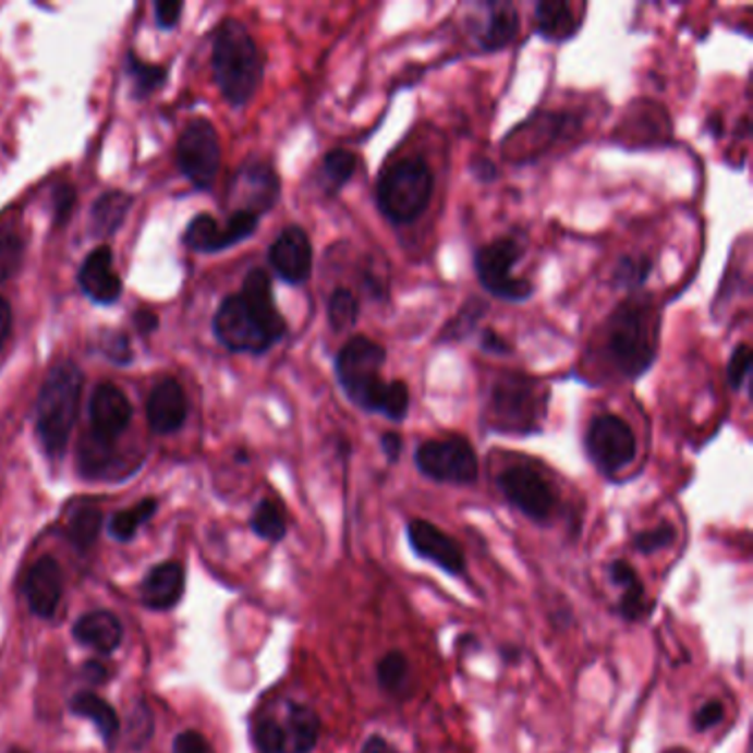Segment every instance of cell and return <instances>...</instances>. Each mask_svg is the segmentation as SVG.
Wrapping results in <instances>:
<instances>
[{"label": "cell", "instance_id": "obj_20", "mask_svg": "<svg viewBox=\"0 0 753 753\" xmlns=\"http://www.w3.org/2000/svg\"><path fill=\"white\" fill-rule=\"evenodd\" d=\"M29 610L40 619H51L62 599V570L53 557L38 559L25 579Z\"/></svg>", "mask_w": 753, "mask_h": 753}, {"label": "cell", "instance_id": "obj_49", "mask_svg": "<svg viewBox=\"0 0 753 753\" xmlns=\"http://www.w3.org/2000/svg\"><path fill=\"white\" fill-rule=\"evenodd\" d=\"M479 348L488 354H509L513 348L499 337L495 329H484L482 331V339H479Z\"/></svg>", "mask_w": 753, "mask_h": 753}, {"label": "cell", "instance_id": "obj_27", "mask_svg": "<svg viewBox=\"0 0 753 753\" xmlns=\"http://www.w3.org/2000/svg\"><path fill=\"white\" fill-rule=\"evenodd\" d=\"M359 171V157L348 148H333L323 157L318 182L327 195H337Z\"/></svg>", "mask_w": 753, "mask_h": 753}, {"label": "cell", "instance_id": "obj_9", "mask_svg": "<svg viewBox=\"0 0 753 753\" xmlns=\"http://www.w3.org/2000/svg\"><path fill=\"white\" fill-rule=\"evenodd\" d=\"M415 469L440 484H473L479 475V460L464 436L427 440L413 453Z\"/></svg>", "mask_w": 753, "mask_h": 753}, {"label": "cell", "instance_id": "obj_30", "mask_svg": "<svg viewBox=\"0 0 753 753\" xmlns=\"http://www.w3.org/2000/svg\"><path fill=\"white\" fill-rule=\"evenodd\" d=\"M361 316V301L356 299V294L348 288H337L329 299H327V323L331 327V331L337 333H345L350 331Z\"/></svg>", "mask_w": 753, "mask_h": 753}, {"label": "cell", "instance_id": "obj_7", "mask_svg": "<svg viewBox=\"0 0 753 753\" xmlns=\"http://www.w3.org/2000/svg\"><path fill=\"white\" fill-rule=\"evenodd\" d=\"M385 363L387 350L367 337H352L339 350L337 359H333V372H337V380L354 406L367 413L382 411L389 389V380L380 376Z\"/></svg>", "mask_w": 753, "mask_h": 753}, {"label": "cell", "instance_id": "obj_17", "mask_svg": "<svg viewBox=\"0 0 753 753\" xmlns=\"http://www.w3.org/2000/svg\"><path fill=\"white\" fill-rule=\"evenodd\" d=\"M92 434L100 440L116 442L131 425L133 406L113 382H102L96 387L89 404Z\"/></svg>", "mask_w": 753, "mask_h": 753}, {"label": "cell", "instance_id": "obj_45", "mask_svg": "<svg viewBox=\"0 0 753 753\" xmlns=\"http://www.w3.org/2000/svg\"><path fill=\"white\" fill-rule=\"evenodd\" d=\"M182 12H184V5L178 3V0H159V3H155V19H157V25L163 29L175 27L180 23Z\"/></svg>", "mask_w": 753, "mask_h": 753}, {"label": "cell", "instance_id": "obj_31", "mask_svg": "<svg viewBox=\"0 0 753 753\" xmlns=\"http://www.w3.org/2000/svg\"><path fill=\"white\" fill-rule=\"evenodd\" d=\"M116 462V442L96 438L94 434L80 442V469L89 477H100L111 471Z\"/></svg>", "mask_w": 753, "mask_h": 753}, {"label": "cell", "instance_id": "obj_40", "mask_svg": "<svg viewBox=\"0 0 753 753\" xmlns=\"http://www.w3.org/2000/svg\"><path fill=\"white\" fill-rule=\"evenodd\" d=\"M409 404H411V396H409V387L404 380H389V389H387V398L382 404V415L391 423H402L404 417L409 415Z\"/></svg>", "mask_w": 753, "mask_h": 753}, {"label": "cell", "instance_id": "obj_52", "mask_svg": "<svg viewBox=\"0 0 753 753\" xmlns=\"http://www.w3.org/2000/svg\"><path fill=\"white\" fill-rule=\"evenodd\" d=\"M10 331H12V305L8 303V299L0 296V348L5 345Z\"/></svg>", "mask_w": 753, "mask_h": 753}, {"label": "cell", "instance_id": "obj_41", "mask_svg": "<svg viewBox=\"0 0 753 753\" xmlns=\"http://www.w3.org/2000/svg\"><path fill=\"white\" fill-rule=\"evenodd\" d=\"M677 539V529L672 524H660L652 531H643L634 537V548L639 552H645V555H652V552H658L667 546H672Z\"/></svg>", "mask_w": 753, "mask_h": 753}, {"label": "cell", "instance_id": "obj_10", "mask_svg": "<svg viewBox=\"0 0 753 753\" xmlns=\"http://www.w3.org/2000/svg\"><path fill=\"white\" fill-rule=\"evenodd\" d=\"M583 447L588 460L606 477L621 473L636 458L634 432L617 413L595 415L585 432Z\"/></svg>", "mask_w": 753, "mask_h": 753}, {"label": "cell", "instance_id": "obj_47", "mask_svg": "<svg viewBox=\"0 0 753 753\" xmlns=\"http://www.w3.org/2000/svg\"><path fill=\"white\" fill-rule=\"evenodd\" d=\"M105 354L116 361V363H129L131 361V348H129V339L122 337V333H113V337L107 339L105 343Z\"/></svg>", "mask_w": 753, "mask_h": 753}, {"label": "cell", "instance_id": "obj_53", "mask_svg": "<svg viewBox=\"0 0 753 753\" xmlns=\"http://www.w3.org/2000/svg\"><path fill=\"white\" fill-rule=\"evenodd\" d=\"M471 171H473V175H475L477 180H482V182H493V180L497 178V169H495V166H493L488 159H477V161H473Z\"/></svg>", "mask_w": 753, "mask_h": 753}, {"label": "cell", "instance_id": "obj_36", "mask_svg": "<svg viewBox=\"0 0 753 753\" xmlns=\"http://www.w3.org/2000/svg\"><path fill=\"white\" fill-rule=\"evenodd\" d=\"M25 255V241L16 228L10 223H0V283L12 279Z\"/></svg>", "mask_w": 753, "mask_h": 753}, {"label": "cell", "instance_id": "obj_33", "mask_svg": "<svg viewBox=\"0 0 753 753\" xmlns=\"http://www.w3.org/2000/svg\"><path fill=\"white\" fill-rule=\"evenodd\" d=\"M157 513V499L148 497L142 499L137 507L126 509V511H118L111 520H109V533L113 539L118 542H129L133 539V535L137 533V529L148 522L153 515Z\"/></svg>", "mask_w": 753, "mask_h": 753}, {"label": "cell", "instance_id": "obj_42", "mask_svg": "<svg viewBox=\"0 0 753 753\" xmlns=\"http://www.w3.org/2000/svg\"><path fill=\"white\" fill-rule=\"evenodd\" d=\"M749 374H751V350L746 343H740L731 359H729V365H727V380H729V387L733 391H740L744 389L746 380H749Z\"/></svg>", "mask_w": 753, "mask_h": 753}, {"label": "cell", "instance_id": "obj_34", "mask_svg": "<svg viewBox=\"0 0 753 753\" xmlns=\"http://www.w3.org/2000/svg\"><path fill=\"white\" fill-rule=\"evenodd\" d=\"M376 679L387 694H402L409 688L411 679V667L406 656L400 652L385 654L376 667Z\"/></svg>", "mask_w": 753, "mask_h": 753}, {"label": "cell", "instance_id": "obj_5", "mask_svg": "<svg viewBox=\"0 0 753 753\" xmlns=\"http://www.w3.org/2000/svg\"><path fill=\"white\" fill-rule=\"evenodd\" d=\"M82 382L85 378L71 361L58 363L42 382L36 400V434L51 458H60L69 447Z\"/></svg>", "mask_w": 753, "mask_h": 753}, {"label": "cell", "instance_id": "obj_1", "mask_svg": "<svg viewBox=\"0 0 753 753\" xmlns=\"http://www.w3.org/2000/svg\"><path fill=\"white\" fill-rule=\"evenodd\" d=\"M215 333L230 352L266 354L288 333V323L281 316L272 281L266 270H250L243 290L228 296L215 314Z\"/></svg>", "mask_w": 753, "mask_h": 753}, {"label": "cell", "instance_id": "obj_46", "mask_svg": "<svg viewBox=\"0 0 753 753\" xmlns=\"http://www.w3.org/2000/svg\"><path fill=\"white\" fill-rule=\"evenodd\" d=\"M725 707L720 701H709L705 703L696 714H694V729L696 731H707L712 727H716L722 720Z\"/></svg>", "mask_w": 753, "mask_h": 753}, {"label": "cell", "instance_id": "obj_8", "mask_svg": "<svg viewBox=\"0 0 753 753\" xmlns=\"http://www.w3.org/2000/svg\"><path fill=\"white\" fill-rule=\"evenodd\" d=\"M522 255L524 247L515 236H499L475 250V275L493 299L526 303L535 294V286L529 279L513 275Z\"/></svg>", "mask_w": 753, "mask_h": 753}, {"label": "cell", "instance_id": "obj_16", "mask_svg": "<svg viewBox=\"0 0 753 753\" xmlns=\"http://www.w3.org/2000/svg\"><path fill=\"white\" fill-rule=\"evenodd\" d=\"M406 539L417 557L434 561L447 574L460 576L466 570V559L456 539L427 520H411L406 524Z\"/></svg>", "mask_w": 753, "mask_h": 753}, {"label": "cell", "instance_id": "obj_43", "mask_svg": "<svg viewBox=\"0 0 753 753\" xmlns=\"http://www.w3.org/2000/svg\"><path fill=\"white\" fill-rule=\"evenodd\" d=\"M619 610L628 621H639L641 617H645L647 604H645V593H643L641 581L630 585V588H626V593L619 602Z\"/></svg>", "mask_w": 753, "mask_h": 753}, {"label": "cell", "instance_id": "obj_37", "mask_svg": "<svg viewBox=\"0 0 753 753\" xmlns=\"http://www.w3.org/2000/svg\"><path fill=\"white\" fill-rule=\"evenodd\" d=\"M126 73L133 80V87H135V96L137 98H144V96L153 94L155 89H159L163 82H166V69L163 66L148 64V62L139 60L135 53H129Z\"/></svg>", "mask_w": 753, "mask_h": 753}, {"label": "cell", "instance_id": "obj_56", "mask_svg": "<svg viewBox=\"0 0 753 753\" xmlns=\"http://www.w3.org/2000/svg\"><path fill=\"white\" fill-rule=\"evenodd\" d=\"M10 753H25V751H23V749H12Z\"/></svg>", "mask_w": 753, "mask_h": 753}, {"label": "cell", "instance_id": "obj_14", "mask_svg": "<svg viewBox=\"0 0 753 753\" xmlns=\"http://www.w3.org/2000/svg\"><path fill=\"white\" fill-rule=\"evenodd\" d=\"M281 195V182L275 169L266 161H247L236 173L230 197L236 202V210L262 217L270 212Z\"/></svg>", "mask_w": 753, "mask_h": 753}, {"label": "cell", "instance_id": "obj_54", "mask_svg": "<svg viewBox=\"0 0 753 753\" xmlns=\"http://www.w3.org/2000/svg\"><path fill=\"white\" fill-rule=\"evenodd\" d=\"M361 753H396V751H393V746H391L385 738L372 736V738H367V742L363 744V751H361Z\"/></svg>", "mask_w": 753, "mask_h": 753}, {"label": "cell", "instance_id": "obj_19", "mask_svg": "<svg viewBox=\"0 0 753 753\" xmlns=\"http://www.w3.org/2000/svg\"><path fill=\"white\" fill-rule=\"evenodd\" d=\"M77 283L94 303L111 305L122 294V281L120 275L113 268V253L109 245H100L98 250L85 259L80 272Z\"/></svg>", "mask_w": 753, "mask_h": 753}, {"label": "cell", "instance_id": "obj_3", "mask_svg": "<svg viewBox=\"0 0 753 753\" xmlns=\"http://www.w3.org/2000/svg\"><path fill=\"white\" fill-rule=\"evenodd\" d=\"M550 391L533 376L522 372H501L484 404V427L497 434L531 436L539 434L548 413Z\"/></svg>", "mask_w": 753, "mask_h": 753}, {"label": "cell", "instance_id": "obj_44", "mask_svg": "<svg viewBox=\"0 0 753 753\" xmlns=\"http://www.w3.org/2000/svg\"><path fill=\"white\" fill-rule=\"evenodd\" d=\"M173 753H215L208 738L195 729H186L175 736Z\"/></svg>", "mask_w": 753, "mask_h": 753}, {"label": "cell", "instance_id": "obj_29", "mask_svg": "<svg viewBox=\"0 0 753 753\" xmlns=\"http://www.w3.org/2000/svg\"><path fill=\"white\" fill-rule=\"evenodd\" d=\"M102 529V511L92 505L75 507L66 520V537L73 546L87 550Z\"/></svg>", "mask_w": 753, "mask_h": 753}, {"label": "cell", "instance_id": "obj_22", "mask_svg": "<svg viewBox=\"0 0 753 753\" xmlns=\"http://www.w3.org/2000/svg\"><path fill=\"white\" fill-rule=\"evenodd\" d=\"M484 10V23L477 32V49L482 53H497L507 49L518 32H520V16L513 3H486Z\"/></svg>", "mask_w": 753, "mask_h": 753}, {"label": "cell", "instance_id": "obj_51", "mask_svg": "<svg viewBox=\"0 0 753 753\" xmlns=\"http://www.w3.org/2000/svg\"><path fill=\"white\" fill-rule=\"evenodd\" d=\"M380 449H382V453H385V458H387L389 464L398 462V458H400V453H402V436L396 434V432L382 434V438H380Z\"/></svg>", "mask_w": 753, "mask_h": 753}, {"label": "cell", "instance_id": "obj_15", "mask_svg": "<svg viewBox=\"0 0 753 753\" xmlns=\"http://www.w3.org/2000/svg\"><path fill=\"white\" fill-rule=\"evenodd\" d=\"M270 266L288 286L307 283L314 266V250L307 232L301 226H288L275 239L268 253Z\"/></svg>", "mask_w": 753, "mask_h": 753}, {"label": "cell", "instance_id": "obj_11", "mask_svg": "<svg viewBox=\"0 0 753 753\" xmlns=\"http://www.w3.org/2000/svg\"><path fill=\"white\" fill-rule=\"evenodd\" d=\"M497 486L511 507L537 524H548L557 509L552 484L531 464H515L497 475Z\"/></svg>", "mask_w": 753, "mask_h": 753}, {"label": "cell", "instance_id": "obj_12", "mask_svg": "<svg viewBox=\"0 0 753 753\" xmlns=\"http://www.w3.org/2000/svg\"><path fill=\"white\" fill-rule=\"evenodd\" d=\"M178 166L197 189H210L221 169V144L208 120H193L178 142Z\"/></svg>", "mask_w": 753, "mask_h": 753}, {"label": "cell", "instance_id": "obj_21", "mask_svg": "<svg viewBox=\"0 0 753 753\" xmlns=\"http://www.w3.org/2000/svg\"><path fill=\"white\" fill-rule=\"evenodd\" d=\"M184 595V568L178 561L155 566L142 581V602L150 610H171Z\"/></svg>", "mask_w": 753, "mask_h": 753}, {"label": "cell", "instance_id": "obj_4", "mask_svg": "<svg viewBox=\"0 0 753 753\" xmlns=\"http://www.w3.org/2000/svg\"><path fill=\"white\" fill-rule=\"evenodd\" d=\"M212 69L221 96L232 107H245L257 96L264 82L266 60L243 23L228 19L217 27Z\"/></svg>", "mask_w": 753, "mask_h": 753}, {"label": "cell", "instance_id": "obj_50", "mask_svg": "<svg viewBox=\"0 0 753 753\" xmlns=\"http://www.w3.org/2000/svg\"><path fill=\"white\" fill-rule=\"evenodd\" d=\"M73 204H75V191L66 184L60 186L56 191V219H58V223H62L69 217V212L73 210Z\"/></svg>", "mask_w": 753, "mask_h": 753}, {"label": "cell", "instance_id": "obj_2", "mask_svg": "<svg viewBox=\"0 0 753 753\" xmlns=\"http://www.w3.org/2000/svg\"><path fill=\"white\" fill-rule=\"evenodd\" d=\"M660 318L647 299L630 296L606 320L604 352L612 369L630 380L649 372L658 352Z\"/></svg>", "mask_w": 753, "mask_h": 753}, {"label": "cell", "instance_id": "obj_18", "mask_svg": "<svg viewBox=\"0 0 753 753\" xmlns=\"http://www.w3.org/2000/svg\"><path fill=\"white\" fill-rule=\"evenodd\" d=\"M189 415V400L175 378H163L155 385L146 402V417L155 434H175Z\"/></svg>", "mask_w": 753, "mask_h": 753}, {"label": "cell", "instance_id": "obj_25", "mask_svg": "<svg viewBox=\"0 0 753 753\" xmlns=\"http://www.w3.org/2000/svg\"><path fill=\"white\" fill-rule=\"evenodd\" d=\"M283 731L288 740V753H309L320 736V718L312 707L290 703Z\"/></svg>", "mask_w": 753, "mask_h": 753}, {"label": "cell", "instance_id": "obj_39", "mask_svg": "<svg viewBox=\"0 0 753 753\" xmlns=\"http://www.w3.org/2000/svg\"><path fill=\"white\" fill-rule=\"evenodd\" d=\"M255 744L262 753H288L283 725L275 718H264L255 727Z\"/></svg>", "mask_w": 753, "mask_h": 753}, {"label": "cell", "instance_id": "obj_6", "mask_svg": "<svg viewBox=\"0 0 753 753\" xmlns=\"http://www.w3.org/2000/svg\"><path fill=\"white\" fill-rule=\"evenodd\" d=\"M434 197V171L423 157L398 159L380 171L376 206L393 226H409L421 217Z\"/></svg>", "mask_w": 753, "mask_h": 753}, {"label": "cell", "instance_id": "obj_35", "mask_svg": "<svg viewBox=\"0 0 753 753\" xmlns=\"http://www.w3.org/2000/svg\"><path fill=\"white\" fill-rule=\"evenodd\" d=\"M250 526H253L255 535H259L266 542H281L288 533L283 509L272 499L259 501L253 513V520H250Z\"/></svg>", "mask_w": 753, "mask_h": 753}, {"label": "cell", "instance_id": "obj_13", "mask_svg": "<svg viewBox=\"0 0 753 753\" xmlns=\"http://www.w3.org/2000/svg\"><path fill=\"white\" fill-rule=\"evenodd\" d=\"M259 219L262 217L253 212L234 210L221 226L215 217L199 215L189 223L184 241L195 253H221V250L253 236L259 226Z\"/></svg>", "mask_w": 753, "mask_h": 753}, {"label": "cell", "instance_id": "obj_28", "mask_svg": "<svg viewBox=\"0 0 753 753\" xmlns=\"http://www.w3.org/2000/svg\"><path fill=\"white\" fill-rule=\"evenodd\" d=\"M133 199L126 193L109 191L105 193L92 210V226L98 236H111L118 232V228L124 223L126 212L131 208Z\"/></svg>", "mask_w": 753, "mask_h": 753}, {"label": "cell", "instance_id": "obj_26", "mask_svg": "<svg viewBox=\"0 0 753 753\" xmlns=\"http://www.w3.org/2000/svg\"><path fill=\"white\" fill-rule=\"evenodd\" d=\"M71 712L92 720L98 731L102 733L107 744H113L120 736V718L113 705H109L105 699H100L94 692H77L71 701Z\"/></svg>", "mask_w": 753, "mask_h": 753}, {"label": "cell", "instance_id": "obj_32", "mask_svg": "<svg viewBox=\"0 0 753 753\" xmlns=\"http://www.w3.org/2000/svg\"><path fill=\"white\" fill-rule=\"evenodd\" d=\"M488 305L479 299H469L462 309L445 325V329L440 331V343H460L464 339H469L471 333L475 331L479 318L486 314Z\"/></svg>", "mask_w": 753, "mask_h": 753}, {"label": "cell", "instance_id": "obj_23", "mask_svg": "<svg viewBox=\"0 0 753 753\" xmlns=\"http://www.w3.org/2000/svg\"><path fill=\"white\" fill-rule=\"evenodd\" d=\"M73 636L82 645H89L102 654H111L122 643L124 630L120 619L109 610H96L89 615H82L73 623Z\"/></svg>", "mask_w": 753, "mask_h": 753}, {"label": "cell", "instance_id": "obj_24", "mask_svg": "<svg viewBox=\"0 0 753 753\" xmlns=\"http://www.w3.org/2000/svg\"><path fill=\"white\" fill-rule=\"evenodd\" d=\"M581 21H576L572 5L566 0H542L535 5V32L548 42H568L576 36Z\"/></svg>", "mask_w": 753, "mask_h": 753}, {"label": "cell", "instance_id": "obj_55", "mask_svg": "<svg viewBox=\"0 0 753 753\" xmlns=\"http://www.w3.org/2000/svg\"><path fill=\"white\" fill-rule=\"evenodd\" d=\"M135 325L139 327V331H144V333H148V331H153L155 327H157V318H155V314H150V312H137L135 314Z\"/></svg>", "mask_w": 753, "mask_h": 753}, {"label": "cell", "instance_id": "obj_38", "mask_svg": "<svg viewBox=\"0 0 753 753\" xmlns=\"http://www.w3.org/2000/svg\"><path fill=\"white\" fill-rule=\"evenodd\" d=\"M652 272V262L647 257H634V255H626L617 262L615 272H612V281L617 288L623 290H639L647 277Z\"/></svg>", "mask_w": 753, "mask_h": 753}, {"label": "cell", "instance_id": "obj_48", "mask_svg": "<svg viewBox=\"0 0 753 753\" xmlns=\"http://www.w3.org/2000/svg\"><path fill=\"white\" fill-rule=\"evenodd\" d=\"M610 579H612L617 585H621L623 591L630 588V585L639 583V576H636L634 568H632L628 561H621V559L615 561V563L610 566Z\"/></svg>", "mask_w": 753, "mask_h": 753}]
</instances>
